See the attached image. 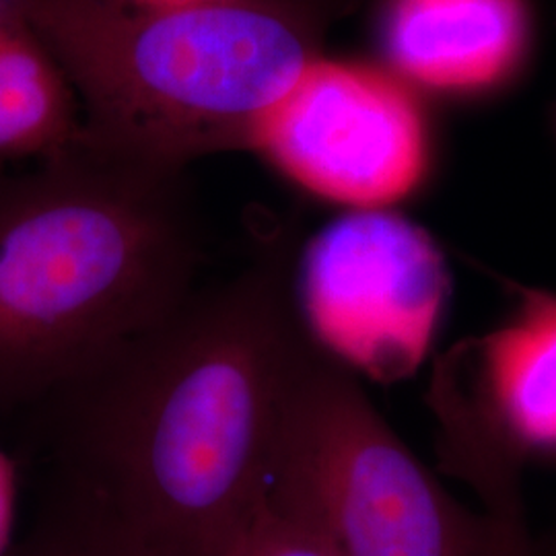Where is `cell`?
<instances>
[{
    "instance_id": "9",
    "label": "cell",
    "mask_w": 556,
    "mask_h": 556,
    "mask_svg": "<svg viewBox=\"0 0 556 556\" xmlns=\"http://www.w3.org/2000/svg\"><path fill=\"white\" fill-rule=\"evenodd\" d=\"M83 132L59 64L15 9L0 0V161H36Z\"/></svg>"
},
{
    "instance_id": "3",
    "label": "cell",
    "mask_w": 556,
    "mask_h": 556,
    "mask_svg": "<svg viewBox=\"0 0 556 556\" xmlns=\"http://www.w3.org/2000/svg\"><path fill=\"white\" fill-rule=\"evenodd\" d=\"M59 64L83 130L188 167L248 151L260 118L319 59L353 0H7Z\"/></svg>"
},
{
    "instance_id": "12",
    "label": "cell",
    "mask_w": 556,
    "mask_h": 556,
    "mask_svg": "<svg viewBox=\"0 0 556 556\" xmlns=\"http://www.w3.org/2000/svg\"><path fill=\"white\" fill-rule=\"evenodd\" d=\"M225 556H337L298 517L262 491L258 507Z\"/></svg>"
},
{
    "instance_id": "2",
    "label": "cell",
    "mask_w": 556,
    "mask_h": 556,
    "mask_svg": "<svg viewBox=\"0 0 556 556\" xmlns=\"http://www.w3.org/2000/svg\"><path fill=\"white\" fill-rule=\"evenodd\" d=\"M188 167L80 132L0 167V422L25 418L197 291Z\"/></svg>"
},
{
    "instance_id": "5",
    "label": "cell",
    "mask_w": 556,
    "mask_h": 556,
    "mask_svg": "<svg viewBox=\"0 0 556 556\" xmlns=\"http://www.w3.org/2000/svg\"><path fill=\"white\" fill-rule=\"evenodd\" d=\"M305 334L355 376L396 383L417 374L450 298L433 238L390 208L349 211L307 241L295 262Z\"/></svg>"
},
{
    "instance_id": "13",
    "label": "cell",
    "mask_w": 556,
    "mask_h": 556,
    "mask_svg": "<svg viewBox=\"0 0 556 556\" xmlns=\"http://www.w3.org/2000/svg\"><path fill=\"white\" fill-rule=\"evenodd\" d=\"M17 501V462L0 447V556L13 544V519Z\"/></svg>"
},
{
    "instance_id": "14",
    "label": "cell",
    "mask_w": 556,
    "mask_h": 556,
    "mask_svg": "<svg viewBox=\"0 0 556 556\" xmlns=\"http://www.w3.org/2000/svg\"><path fill=\"white\" fill-rule=\"evenodd\" d=\"M139 4L149 7H184V4H199V2H211V0H135Z\"/></svg>"
},
{
    "instance_id": "15",
    "label": "cell",
    "mask_w": 556,
    "mask_h": 556,
    "mask_svg": "<svg viewBox=\"0 0 556 556\" xmlns=\"http://www.w3.org/2000/svg\"><path fill=\"white\" fill-rule=\"evenodd\" d=\"M538 556H556V534L548 538L544 544L536 542Z\"/></svg>"
},
{
    "instance_id": "1",
    "label": "cell",
    "mask_w": 556,
    "mask_h": 556,
    "mask_svg": "<svg viewBox=\"0 0 556 556\" xmlns=\"http://www.w3.org/2000/svg\"><path fill=\"white\" fill-rule=\"evenodd\" d=\"M295 241L268 239L25 420L48 478L160 556H225L258 507L305 330Z\"/></svg>"
},
{
    "instance_id": "8",
    "label": "cell",
    "mask_w": 556,
    "mask_h": 556,
    "mask_svg": "<svg viewBox=\"0 0 556 556\" xmlns=\"http://www.w3.org/2000/svg\"><path fill=\"white\" fill-rule=\"evenodd\" d=\"M509 316L452 346L484 415L521 457L556 454V293L501 280Z\"/></svg>"
},
{
    "instance_id": "6",
    "label": "cell",
    "mask_w": 556,
    "mask_h": 556,
    "mask_svg": "<svg viewBox=\"0 0 556 556\" xmlns=\"http://www.w3.org/2000/svg\"><path fill=\"white\" fill-rule=\"evenodd\" d=\"M248 151L349 211L392 208L429 172V135L413 87L392 71L324 56L260 118Z\"/></svg>"
},
{
    "instance_id": "10",
    "label": "cell",
    "mask_w": 556,
    "mask_h": 556,
    "mask_svg": "<svg viewBox=\"0 0 556 556\" xmlns=\"http://www.w3.org/2000/svg\"><path fill=\"white\" fill-rule=\"evenodd\" d=\"M439 457L445 472L466 482L482 503V516L489 523L486 556H538L521 493L523 457L482 422L454 429L443 441Z\"/></svg>"
},
{
    "instance_id": "4",
    "label": "cell",
    "mask_w": 556,
    "mask_h": 556,
    "mask_svg": "<svg viewBox=\"0 0 556 556\" xmlns=\"http://www.w3.org/2000/svg\"><path fill=\"white\" fill-rule=\"evenodd\" d=\"M264 493L337 556H486L489 523L397 438L357 376L303 337Z\"/></svg>"
},
{
    "instance_id": "11",
    "label": "cell",
    "mask_w": 556,
    "mask_h": 556,
    "mask_svg": "<svg viewBox=\"0 0 556 556\" xmlns=\"http://www.w3.org/2000/svg\"><path fill=\"white\" fill-rule=\"evenodd\" d=\"M46 480L27 532L4 556H160L100 501L66 482Z\"/></svg>"
},
{
    "instance_id": "7",
    "label": "cell",
    "mask_w": 556,
    "mask_h": 556,
    "mask_svg": "<svg viewBox=\"0 0 556 556\" xmlns=\"http://www.w3.org/2000/svg\"><path fill=\"white\" fill-rule=\"evenodd\" d=\"M528 46L523 0H390L383 50L408 87L477 93L511 77Z\"/></svg>"
}]
</instances>
